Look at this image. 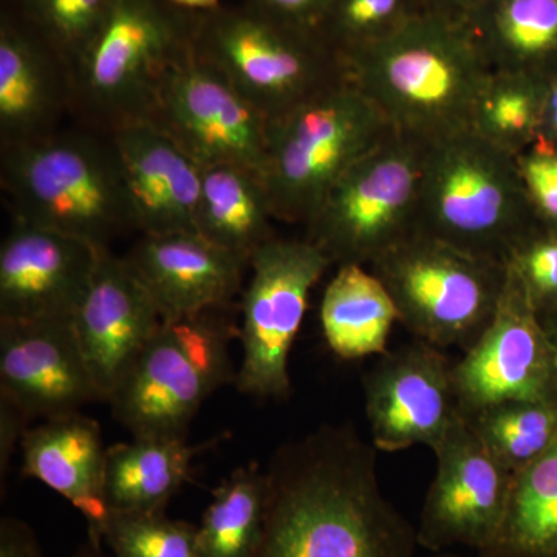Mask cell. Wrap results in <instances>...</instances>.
<instances>
[{"mask_svg":"<svg viewBox=\"0 0 557 557\" xmlns=\"http://www.w3.org/2000/svg\"><path fill=\"white\" fill-rule=\"evenodd\" d=\"M200 14L168 0H115L72 70V113L110 135L148 123L170 70L196 46Z\"/></svg>","mask_w":557,"mask_h":557,"instance_id":"cell-4","label":"cell"},{"mask_svg":"<svg viewBox=\"0 0 557 557\" xmlns=\"http://www.w3.org/2000/svg\"><path fill=\"white\" fill-rule=\"evenodd\" d=\"M505 265L519 278L539 317L557 309V230L536 223L508 252Z\"/></svg>","mask_w":557,"mask_h":557,"instance_id":"cell-34","label":"cell"},{"mask_svg":"<svg viewBox=\"0 0 557 557\" xmlns=\"http://www.w3.org/2000/svg\"><path fill=\"white\" fill-rule=\"evenodd\" d=\"M493 72L547 79L557 72V0H491L468 24Z\"/></svg>","mask_w":557,"mask_h":557,"instance_id":"cell-26","label":"cell"},{"mask_svg":"<svg viewBox=\"0 0 557 557\" xmlns=\"http://www.w3.org/2000/svg\"><path fill=\"white\" fill-rule=\"evenodd\" d=\"M0 183L13 219L95 248L138 231L112 137L89 127L0 146Z\"/></svg>","mask_w":557,"mask_h":557,"instance_id":"cell-3","label":"cell"},{"mask_svg":"<svg viewBox=\"0 0 557 557\" xmlns=\"http://www.w3.org/2000/svg\"><path fill=\"white\" fill-rule=\"evenodd\" d=\"M332 0H248L249 5L278 21L317 32Z\"/></svg>","mask_w":557,"mask_h":557,"instance_id":"cell-36","label":"cell"},{"mask_svg":"<svg viewBox=\"0 0 557 557\" xmlns=\"http://www.w3.org/2000/svg\"><path fill=\"white\" fill-rule=\"evenodd\" d=\"M33 420L9 398L0 397V482L9 474L11 456L16 446H21L25 432L32 428Z\"/></svg>","mask_w":557,"mask_h":557,"instance_id":"cell-37","label":"cell"},{"mask_svg":"<svg viewBox=\"0 0 557 557\" xmlns=\"http://www.w3.org/2000/svg\"><path fill=\"white\" fill-rule=\"evenodd\" d=\"M391 131L375 102L348 76L271 121L262 182L274 219L309 225L344 172Z\"/></svg>","mask_w":557,"mask_h":557,"instance_id":"cell-6","label":"cell"},{"mask_svg":"<svg viewBox=\"0 0 557 557\" xmlns=\"http://www.w3.org/2000/svg\"><path fill=\"white\" fill-rule=\"evenodd\" d=\"M486 449L512 474L536 463L557 442V401H507L465 417Z\"/></svg>","mask_w":557,"mask_h":557,"instance_id":"cell-30","label":"cell"},{"mask_svg":"<svg viewBox=\"0 0 557 557\" xmlns=\"http://www.w3.org/2000/svg\"><path fill=\"white\" fill-rule=\"evenodd\" d=\"M115 0H20L7 7L39 33L60 54L70 75L97 35Z\"/></svg>","mask_w":557,"mask_h":557,"instance_id":"cell-33","label":"cell"},{"mask_svg":"<svg viewBox=\"0 0 557 557\" xmlns=\"http://www.w3.org/2000/svg\"><path fill=\"white\" fill-rule=\"evenodd\" d=\"M141 236L196 231L201 166L150 123L110 134Z\"/></svg>","mask_w":557,"mask_h":557,"instance_id":"cell-21","label":"cell"},{"mask_svg":"<svg viewBox=\"0 0 557 557\" xmlns=\"http://www.w3.org/2000/svg\"><path fill=\"white\" fill-rule=\"evenodd\" d=\"M434 453L437 474L416 527L418 547L432 555L456 547L483 555L504 528L515 474L486 449L463 417Z\"/></svg>","mask_w":557,"mask_h":557,"instance_id":"cell-13","label":"cell"},{"mask_svg":"<svg viewBox=\"0 0 557 557\" xmlns=\"http://www.w3.org/2000/svg\"><path fill=\"white\" fill-rule=\"evenodd\" d=\"M207 445L190 446L175 435H132L109 446L104 500L109 511H166L190 475L194 457Z\"/></svg>","mask_w":557,"mask_h":557,"instance_id":"cell-23","label":"cell"},{"mask_svg":"<svg viewBox=\"0 0 557 557\" xmlns=\"http://www.w3.org/2000/svg\"><path fill=\"white\" fill-rule=\"evenodd\" d=\"M398 311L369 267H338L321 302V327L330 350L343 359L381 357L388 350Z\"/></svg>","mask_w":557,"mask_h":557,"instance_id":"cell-24","label":"cell"},{"mask_svg":"<svg viewBox=\"0 0 557 557\" xmlns=\"http://www.w3.org/2000/svg\"><path fill=\"white\" fill-rule=\"evenodd\" d=\"M453 369L442 348L421 339L381 355L362 380L376 450L437 448L461 417Z\"/></svg>","mask_w":557,"mask_h":557,"instance_id":"cell-15","label":"cell"},{"mask_svg":"<svg viewBox=\"0 0 557 557\" xmlns=\"http://www.w3.org/2000/svg\"><path fill=\"white\" fill-rule=\"evenodd\" d=\"M392 129L434 143L471 129L491 70L467 22L426 13L346 61Z\"/></svg>","mask_w":557,"mask_h":557,"instance_id":"cell-2","label":"cell"},{"mask_svg":"<svg viewBox=\"0 0 557 557\" xmlns=\"http://www.w3.org/2000/svg\"><path fill=\"white\" fill-rule=\"evenodd\" d=\"M72 113V75L49 44L16 11L0 14V146L60 132Z\"/></svg>","mask_w":557,"mask_h":557,"instance_id":"cell-20","label":"cell"},{"mask_svg":"<svg viewBox=\"0 0 557 557\" xmlns=\"http://www.w3.org/2000/svg\"><path fill=\"white\" fill-rule=\"evenodd\" d=\"M196 51L270 121L347 78L346 65L317 32L249 3L200 14Z\"/></svg>","mask_w":557,"mask_h":557,"instance_id":"cell-8","label":"cell"},{"mask_svg":"<svg viewBox=\"0 0 557 557\" xmlns=\"http://www.w3.org/2000/svg\"><path fill=\"white\" fill-rule=\"evenodd\" d=\"M515 160L534 219L557 230V148L541 137Z\"/></svg>","mask_w":557,"mask_h":557,"instance_id":"cell-35","label":"cell"},{"mask_svg":"<svg viewBox=\"0 0 557 557\" xmlns=\"http://www.w3.org/2000/svg\"><path fill=\"white\" fill-rule=\"evenodd\" d=\"M431 557H483V556H480V555L461 556V555H456V553H453V552H446V553H437V555H432Z\"/></svg>","mask_w":557,"mask_h":557,"instance_id":"cell-43","label":"cell"},{"mask_svg":"<svg viewBox=\"0 0 557 557\" xmlns=\"http://www.w3.org/2000/svg\"><path fill=\"white\" fill-rule=\"evenodd\" d=\"M0 557H44L35 531L24 520L13 516L0 520Z\"/></svg>","mask_w":557,"mask_h":557,"instance_id":"cell-38","label":"cell"},{"mask_svg":"<svg viewBox=\"0 0 557 557\" xmlns=\"http://www.w3.org/2000/svg\"><path fill=\"white\" fill-rule=\"evenodd\" d=\"M124 259L163 319L233 307L249 270V259L219 247L197 231L141 236Z\"/></svg>","mask_w":557,"mask_h":557,"instance_id":"cell-19","label":"cell"},{"mask_svg":"<svg viewBox=\"0 0 557 557\" xmlns=\"http://www.w3.org/2000/svg\"><path fill=\"white\" fill-rule=\"evenodd\" d=\"M100 248L13 219L0 247V321L73 319Z\"/></svg>","mask_w":557,"mask_h":557,"instance_id":"cell-17","label":"cell"},{"mask_svg":"<svg viewBox=\"0 0 557 557\" xmlns=\"http://www.w3.org/2000/svg\"><path fill=\"white\" fill-rule=\"evenodd\" d=\"M426 146L388 132L336 182L306 226V239L338 267H370L418 233Z\"/></svg>","mask_w":557,"mask_h":557,"instance_id":"cell-10","label":"cell"},{"mask_svg":"<svg viewBox=\"0 0 557 557\" xmlns=\"http://www.w3.org/2000/svg\"><path fill=\"white\" fill-rule=\"evenodd\" d=\"M545 87L547 79L525 73H491L475 102L471 129L509 156H519L541 138Z\"/></svg>","mask_w":557,"mask_h":557,"instance_id":"cell-29","label":"cell"},{"mask_svg":"<svg viewBox=\"0 0 557 557\" xmlns=\"http://www.w3.org/2000/svg\"><path fill=\"white\" fill-rule=\"evenodd\" d=\"M161 321L152 296L127 260L101 249L89 292L73 317L101 401L115 394Z\"/></svg>","mask_w":557,"mask_h":557,"instance_id":"cell-18","label":"cell"},{"mask_svg":"<svg viewBox=\"0 0 557 557\" xmlns=\"http://www.w3.org/2000/svg\"><path fill=\"white\" fill-rule=\"evenodd\" d=\"M421 14L410 11V0H332L317 33L346 65Z\"/></svg>","mask_w":557,"mask_h":557,"instance_id":"cell-31","label":"cell"},{"mask_svg":"<svg viewBox=\"0 0 557 557\" xmlns=\"http://www.w3.org/2000/svg\"><path fill=\"white\" fill-rule=\"evenodd\" d=\"M255 557H413L417 528L384 496L376 448L354 424H324L282 445L265 469Z\"/></svg>","mask_w":557,"mask_h":557,"instance_id":"cell-1","label":"cell"},{"mask_svg":"<svg viewBox=\"0 0 557 557\" xmlns=\"http://www.w3.org/2000/svg\"><path fill=\"white\" fill-rule=\"evenodd\" d=\"M101 539L112 557H200L199 525L166 511H109Z\"/></svg>","mask_w":557,"mask_h":557,"instance_id":"cell-32","label":"cell"},{"mask_svg":"<svg viewBox=\"0 0 557 557\" xmlns=\"http://www.w3.org/2000/svg\"><path fill=\"white\" fill-rule=\"evenodd\" d=\"M101 542L91 541L90 537H87V541L84 544H81V547L76 549L75 555L73 557H112L106 555L104 549H102Z\"/></svg>","mask_w":557,"mask_h":557,"instance_id":"cell-41","label":"cell"},{"mask_svg":"<svg viewBox=\"0 0 557 557\" xmlns=\"http://www.w3.org/2000/svg\"><path fill=\"white\" fill-rule=\"evenodd\" d=\"M309 239H278L262 245L249 260L242 295V364L236 387L258 399L292 397L288 359L309 309L311 289L332 267Z\"/></svg>","mask_w":557,"mask_h":557,"instance_id":"cell-11","label":"cell"},{"mask_svg":"<svg viewBox=\"0 0 557 557\" xmlns=\"http://www.w3.org/2000/svg\"><path fill=\"white\" fill-rule=\"evenodd\" d=\"M273 209L256 172L231 164L201 168L196 231L219 247L251 260L274 239Z\"/></svg>","mask_w":557,"mask_h":557,"instance_id":"cell-25","label":"cell"},{"mask_svg":"<svg viewBox=\"0 0 557 557\" xmlns=\"http://www.w3.org/2000/svg\"><path fill=\"white\" fill-rule=\"evenodd\" d=\"M483 557H557V442L515 475L496 544Z\"/></svg>","mask_w":557,"mask_h":557,"instance_id":"cell-28","label":"cell"},{"mask_svg":"<svg viewBox=\"0 0 557 557\" xmlns=\"http://www.w3.org/2000/svg\"><path fill=\"white\" fill-rule=\"evenodd\" d=\"M22 478L61 494L86 519L91 541L101 542L109 509L104 500L106 448L100 424L81 412L32 426L21 442Z\"/></svg>","mask_w":557,"mask_h":557,"instance_id":"cell-22","label":"cell"},{"mask_svg":"<svg viewBox=\"0 0 557 557\" xmlns=\"http://www.w3.org/2000/svg\"><path fill=\"white\" fill-rule=\"evenodd\" d=\"M542 324L547 330L549 339H552L553 346L556 348L557 354V309L549 311V313L541 317Z\"/></svg>","mask_w":557,"mask_h":557,"instance_id":"cell-42","label":"cell"},{"mask_svg":"<svg viewBox=\"0 0 557 557\" xmlns=\"http://www.w3.org/2000/svg\"><path fill=\"white\" fill-rule=\"evenodd\" d=\"M148 123L201 168L231 164L262 177L271 121L196 46L168 73Z\"/></svg>","mask_w":557,"mask_h":557,"instance_id":"cell-12","label":"cell"},{"mask_svg":"<svg viewBox=\"0 0 557 557\" xmlns=\"http://www.w3.org/2000/svg\"><path fill=\"white\" fill-rule=\"evenodd\" d=\"M496 314L454 364L458 410L469 417L507 401H557V354L519 278L508 269Z\"/></svg>","mask_w":557,"mask_h":557,"instance_id":"cell-14","label":"cell"},{"mask_svg":"<svg viewBox=\"0 0 557 557\" xmlns=\"http://www.w3.org/2000/svg\"><path fill=\"white\" fill-rule=\"evenodd\" d=\"M231 310L161 321L108 401L132 435L186 437L201 405L220 387L236 383L231 343L239 338V329Z\"/></svg>","mask_w":557,"mask_h":557,"instance_id":"cell-7","label":"cell"},{"mask_svg":"<svg viewBox=\"0 0 557 557\" xmlns=\"http://www.w3.org/2000/svg\"><path fill=\"white\" fill-rule=\"evenodd\" d=\"M536 223L515 157L472 129L429 143L420 233L505 262Z\"/></svg>","mask_w":557,"mask_h":557,"instance_id":"cell-5","label":"cell"},{"mask_svg":"<svg viewBox=\"0 0 557 557\" xmlns=\"http://www.w3.org/2000/svg\"><path fill=\"white\" fill-rule=\"evenodd\" d=\"M383 282L398 321L416 339L467 351L496 314L507 287L502 260L418 233L369 267Z\"/></svg>","mask_w":557,"mask_h":557,"instance_id":"cell-9","label":"cell"},{"mask_svg":"<svg viewBox=\"0 0 557 557\" xmlns=\"http://www.w3.org/2000/svg\"><path fill=\"white\" fill-rule=\"evenodd\" d=\"M267 512L265 469L251 461L214 491L199 525L200 557H255Z\"/></svg>","mask_w":557,"mask_h":557,"instance_id":"cell-27","label":"cell"},{"mask_svg":"<svg viewBox=\"0 0 557 557\" xmlns=\"http://www.w3.org/2000/svg\"><path fill=\"white\" fill-rule=\"evenodd\" d=\"M172 5L193 14H207L218 10L220 0H168Z\"/></svg>","mask_w":557,"mask_h":557,"instance_id":"cell-40","label":"cell"},{"mask_svg":"<svg viewBox=\"0 0 557 557\" xmlns=\"http://www.w3.org/2000/svg\"><path fill=\"white\" fill-rule=\"evenodd\" d=\"M20 0H2V7H14Z\"/></svg>","mask_w":557,"mask_h":557,"instance_id":"cell-44","label":"cell"},{"mask_svg":"<svg viewBox=\"0 0 557 557\" xmlns=\"http://www.w3.org/2000/svg\"><path fill=\"white\" fill-rule=\"evenodd\" d=\"M541 137L557 148V72L547 78Z\"/></svg>","mask_w":557,"mask_h":557,"instance_id":"cell-39","label":"cell"},{"mask_svg":"<svg viewBox=\"0 0 557 557\" xmlns=\"http://www.w3.org/2000/svg\"><path fill=\"white\" fill-rule=\"evenodd\" d=\"M0 397L33 421L70 416L101 401L73 319L0 321Z\"/></svg>","mask_w":557,"mask_h":557,"instance_id":"cell-16","label":"cell"}]
</instances>
